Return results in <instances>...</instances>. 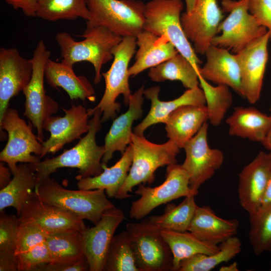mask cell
<instances>
[{
	"instance_id": "b9f144b4",
	"label": "cell",
	"mask_w": 271,
	"mask_h": 271,
	"mask_svg": "<svg viewBox=\"0 0 271 271\" xmlns=\"http://www.w3.org/2000/svg\"><path fill=\"white\" fill-rule=\"evenodd\" d=\"M248 11L267 29L271 39V0H249Z\"/></svg>"
},
{
	"instance_id": "6da1fadb",
	"label": "cell",
	"mask_w": 271,
	"mask_h": 271,
	"mask_svg": "<svg viewBox=\"0 0 271 271\" xmlns=\"http://www.w3.org/2000/svg\"><path fill=\"white\" fill-rule=\"evenodd\" d=\"M87 111L89 116L93 115L89 120V130L74 147L57 157L46 158L37 163L28 164L35 173L36 181L50 176L62 168L78 169L77 180L97 176L103 171L102 159L105 147L98 146L96 142V133L101 128L102 113L99 109L93 108L87 109Z\"/></svg>"
},
{
	"instance_id": "d6a6232c",
	"label": "cell",
	"mask_w": 271,
	"mask_h": 271,
	"mask_svg": "<svg viewBox=\"0 0 271 271\" xmlns=\"http://www.w3.org/2000/svg\"><path fill=\"white\" fill-rule=\"evenodd\" d=\"M148 76L152 81H180L184 87L199 86V72L186 57L179 53L158 66L151 68Z\"/></svg>"
},
{
	"instance_id": "74e56055",
	"label": "cell",
	"mask_w": 271,
	"mask_h": 271,
	"mask_svg": "<svg viewBox=\"0 0 271 271\" xmlns=\"http://www.w3.org/2000/svg\"><path fill=\"white\" fill-rule=\"evenodd\" d=\"M103 271H140L126 231L113 236L106 255Z\"/></svg>"
},
{
	"instance_id": "ab89813d",
	"label": "cell",
	"mask_w": 271,
	"mask_h": 271,
	"mask_svg": "<svg viewBox=\"0 0 271 271\" xmlns=\"http://www.w3.org/2000/svg\"><path fill=\"white\" fill-rule=\"evenodd\" d=\"M248 239L255 255L271 252V205L249 214Z\"/></svg>"
},
{
	"instance_id": "3957f363",
	"label": "cell",
	"mask_w": 271,
	"mask_h": 271,
	"mask_svg": "<svg viewBox=\"0 0 271 271\" xmlns=\"http://www.w3.org/2000/svg\"><path fill=\"white\" fill-rule=\"evenodd\" d=\"M34 191L42 201L94 225L104 212L115 206L103 189L70 190L50 176L36 181Z\"/></svg>"
},
{
	"instance_id": "ba28073f",
	"label": "cell",
	"mask_w": 271,
	"mask_h": 271,
	"mask_svg": "<svg viewBox=\"0 0 271 271\" xmlns=\"http://www.w3.org/2000/svg\"><path fill=\"white\" fill-rule=\"evenodd\" d=\"M249 1H222L223 10L229 14L220 23L218 32H221V34L213 39L211 45L236 54L268 32L249 13Z\"/></svg>"
},
{
	"instance_id": "8992f818",
	"label": "cell",
	"mask_w": 271,
	"mask_h": 271,
	"mask_svg": "<svg viewBox=\"0 0 271 271\" xmlns=\"http://www.w3.org/2000/svg\"><path fill=\"white\" fill-rule=\"evenodd\" d=\"M86 23L104 27L122 37H137L144 30L145 4L139 0H87Z\"/></svg>"
},
{
	"instance_id": "7a4b0ae2",
	"label": "cell",
	"mask_w": 271,
	"mask_h": 271,
	"mask_svg": "<svg viewBox=\"0 0 271 271\" xmlns=\"http://www.w3.org/2000/svg\"><path fill=\"white\" fill-rule=\"evenodd\" d=\"M82 41H76L67 32H59L56 40L61 50V61L70 66L81 61H87L94 67L95 84L100 82L102 66L113 59L112 49L122 40V37L106 28L86 23L81 35Z\"/></svg>"
},
{
	"instance_id": "277c9868",
	"label": "cell",
	"mask_w": 271,
	"mask_h": 271,
	"mask_svg": "<svg viewBox=\"0 0 271 271\" xmlns=\"http://www.w3.org/2000/svg\"><path fill=\"white\" fill-rule=\"evenodd\" d=\"M130 144L133 148L132 162L127 178L115 197L118 199L131 197L128 193L137 185L152 184L157 169L177 163L176 157L180 149L170 140L157 144L133 132Z\"/></svg>"
},
{
	"instance_id": "1f68e13d",
	"label": "cell",
	"mask_w": 271,
	"mask_h": 271,
	"mask_svg": "<svg viewBox=\"0 0 271 271\" xmlns=\"http://www.w3.org/2000/svg\"><path fill=\"white\" fill-rule=\"evenodd\" d=\"M161 232L173 254V271H178L180 263L185 259L199 253L210 254L219 249V245L204 242L189 231L161 230Z\"/></svg>"
},
{
	"instance_id": "8d00e7d4",
	"label": "cell",
	"mask_w": 271,
	"mask_h": 271,
	"mask_svg": "<svg viewBox=\"0 0 271 271\" xmlns=\"http://www.w3.org/2000/svg\"><path fill=\"white\" fill-rule=\"evenodd\" d=\"M36 17L52 22L79 18L88 21L90 14L87 0H39Z\"/></svg>"
},
{
	"instance_id": "e0dca14e",
	"label": "cell",
	"mask_w": 271,
	"mask_h": 271,
	"mask_svg": "<svg viewBox=\"0 0 271 271\" xmlns=\"http://www.w3.org/2000/svg\"><path fill=\"white\" fill-rule=\"evenodd\" d=\"M18 217L21 222L34 223L46 235L81 231L86 228L83 220L42 201L34 190Z\"/></svg>"
},
{
	"instance_id": "ac0fdd59",
	"label": "cell",
	"mask_w": 271,
	"mask_h": 271,
	"mask_svg": "<svg viewBox=\"0 0 271 271\" xmlns=\"http://www.w3.org/2000/svg\"><path fill=\"white\" fill-rule=\"evenodd\" d=\"M268 31L236 53L245 98L254 104L259 99L268 60Z\"/></svg>"
},
{
	"instance_id": "4316f807",
	"label": "cell",
	"mask_w": 271,
	"mask_h": 271,
	"mask_svg": "<svg viewBox=\"0 0 271 271\" xmlns=\"http://www.w3.org/2000/svg\"><path fill=\"white\" fill-rule=\"evenodd\" d=\"M45 77L51 87L62 88L71 100H95L92 85L86 77L76 75L73 66L62 61H54L50 58L46 63Z\"/></svg>"
},
{
	"instance_id": "83f0119b",
	"label": "cell",
	"mask_w": 271,
	"mask_h": 271,
	"mask_svg": "<svg viewBox=\"0 0 271 271\" xmlns=\"http://www.w3.org/2000/svg\"><path fill=\"white\" fill-rule=\"evenodd\" d=\"M208 120L206 105H184L172 112L165 122L167 136L180 149Z\"/></svg>"
},
{
	"instance_id": "f1b7e54d",
	"label": "cell",
	"mask_w": 271,
	"mask_h": 271,
	"mask_svg": "<svg viewBox=\"0 0 271 271\" xmlns=\"http://www.w3.org/2000/svg\"><path fill=\"white\" fill-rule=\"evenodd\" d=\"M228 133L262 142L271 128V115H267L253 107H236L226 119Z\"/></svg>"
},
{
	"instance_id": "44dd1931",
	"label": "cell",
	"mask_w": 271,
	"mask_h": 271,
	"mask_svg": "<svg viewBox=\"0 0 271 271\" xmlns=\"http://www.w3.org/2000/svg\"><path fill=\"white\" fill-rule=\"evenodd\" d=\"M206 62L199 69V76L217 85H226L245 98L239 65L236 54L211 45L205 54Z\"/></svg>"
},
{
	"instance_id": "5b68a950",
	"label": "cell",
	"mask_w": 271,
	"mask_h": 271,
	"mask_svg": "<svg viewBox=\"0 0 271 271\" xmlns=\"http://www.w3.org/2000/svg\"><path fill=\"white\" fill-rule=\"evenodd\" d=\"M183 9L182 0L150 1L145 4L144 30L165 36L199 72L202 61L183 30L181 22Z\"/></svg>"
},
{
	"instance_id": "f546056e",
	"label": "cell",
	"mask_w": 271,
	"mask_h": 271,
	"mask_svg": "<svg viewBox=\"0 0 271 271\" xmlns=\"http://www.w3.org/2000/svg\"><path fill=\"white\" fill-rule=\"evenodd\" d=\"M133 158V148L130 144L121 158L112 167L102 164L103 171L94 177L78 180L79 189H103L108 198L115 197L128 175Z\"/></svg>"
},
{
	"instance_id": "2e32d148",
	"label": "cell",
	"mask_w": 271,
	"mask_h": 271,
	"mask_svg": "<svg viewBox=\"0 0 271 271\" xmlns=\"http://www.w3.org/2000/svg\"><path fill=\"white\" fill-rule=\"evenodd\" d=\"M65 115L50 116L43 124V129L50 132L49 139L42 142L40 159L48 153L55 154L73 141L80 139L89 129L87 109L81 105H72L69 109L62 108Z\"/></svg>"
},
{
	"instance_id": "836d02e7",
	"label": "cell",
	"mask_w": 271,
	"mask_h": 271,
	"mask_svg": "<svg viewBox=\"0 0 271 271\" xmlns=\"http://www.w3.org/2000/svg\"><path fill=\"white\" fill-rule=\"evenodd\" d=\"M241 246L240 239L232 236L220 243L218 251L215 253L196 254L182 260L178 271H210L234 258L241 251Z\"/></svg>"
},
{
	"instance_id": "c3c4849f",
	"label": "cell",
	"mask_w": 271,
	"mask_h": 271,
	"mask_svg": "<svg viewBox=\"0 0 271 271\" xmlns=\"http://www.w3.org/2000/svg\"><path fill=\"white\" fill-rule=\"evenodd\" d=\"M261 144L266 149L271 151V128Z\"/></svg>"
},
{
	"instance_id": "30bf717a",
	"label": "cell",
	"mask_w": 271,
	"mask_h": 271,
	"mask_svg": "<svg viewBox=\"0 0 271 271\" xmlns=\"http://www.w3.org/2000/svg\"><path fill=\"white\" fill-rule=\"evenodd\" d=\"M32 124L21 118L18 110L9 107L0 119L1 130L8 132L7 143L0 153V161L7 164L12 174L17 163L35 164L41 161L42 144L32 131Z\"/></svg>"
},
{
	"instance_id": "9c48e42d",
	"label": "cell",
	"mask_w": 271,
	"mask_h": 271,
	"mask_svg": "<svg viewBox=\"0 0 271 271\" xmlns=\"http://www.w3.org/2000/svg\"><path fill=\"white\" fill-rule=\"evenodd\" d=\"M125 227L140 271H173V254L160 229L148 218Z\"/></svg>"
},
{
	"instance_id": "603a6c76",
	"label": "cell",
	"mask_w": 271,
	"mask_h": 271,
	"mask_svg": "<svg viewBox=\"0 0 271 271\" xmlns=\"http://www.w3.org/2000/svg\"><path fill=\"white\" fill-rule=\"evenodd\" d=\"M144 90L143 85L131 94L127 110L114 119L105 138L103 164L106 165L112 159L114 152L119 151L122 154L131 143L133 122L143 116Z\"/></svg>"
},
{
	"instance_id": "f907efd6",
	"label": "cell",
	"mask_w": 271,
	"mask_h": 271,
	"mask_svg": "<svg viewBox=\"0 0 271 271\" xmlns=\"http://www.w3.org/2000/svg\"><path fill=\"white\" fill-rule=\"evenodd\" d=\"M186 6V13H191L194 9L195 0H185Z\"/></svg>"
},
{
	"instance_id": "681fc988",
	"label": "cell",
	"mask_w": 271,
	"mask_h": 271,
	"mask_svg": "<svg viewBox=\"0 0 271 271\" xmlns=\"http://www.w3.org/2000/svg\"><path fill=\"white\" fill-rule=\"evenodd\" d=\"M220 271H238L239 270L237 263L234 262L228 265L222 266L220 267Z\"/></svg>"
},
{
	"instance_id": "ffe728a7",
	"label": "cell",
	"mask_w": 271,
	"mask_h": 271,
	"mask_svg": "<svg viewBox=\"0 0 271 271\" xmlns=\"http://www.w3.org/2000/svg\"><path fill=\"white\" fill-rule=\"evenodd\" d=\"M271 174V151L260 152L239 174L238 194L240 206L249 214L260 209Z\"/></svg>"
},
{
	"instance_id": "52a82bcc",
	"label": "cell",
	"mask_w": 271,
	"mask_h": 271,
	"mask_svg": "<svg viewBox=\"0 0 271 271\" xmlns=\"http://www.w3.org/2000/svg\"><path fill=\"white\" fill-rule=\"evenodd\" d=\"M137 46L136 37H125L112 50V65L107 71L102 73L105 91L99 102L93 108L101 112L102 122L114 118L119 112L121 105L116 101L119 95H123L124 104H128L131 95L128 83V65Z\"/></svg>"
},
{
	"instance_id": "d4e9b609",
	"label": "cell",
	"mask_w": 271,
	"mask_h": 271,
	"mask_svg": "<svg viewBox=\"0 0 271 271\" xmlns=\"http://www.w3.org/2000/svg\"><path fill=\"white\" fill-rule=\"evenodd\" d=\"M239 222L218 216L208 206H197L188 231L206 243L218 245L235 236Z\"/></svg>"
},
{
	"instance_id": "d6986e66",
	"label": "cell",
	"mask_w": 271,
	"mask_h": 271,
	"mask_svg": "<svg viewBox=\"0 0 271 271\" xmlns=\"http://www.w3.org/2000/svg\"><path fill=\"white\" fill-rule=\"evenodd\" d=\"M32 73L31 59L25 58L15 48L0 49V119L11 98L28 85Z\"/></svg>"
},
{
	"instance_id": "ee69618b",
	"label": "cell",
	"mask_w": 271,
	"mask_h": 271,
	"mask_svg": "<svg viewBox=\"0 0 271 271\" xmlns=\"http://www.w3.org/2000/svg\"><path fill=\"white\" fill-rule=\"evenodd\" d=\"M39 0H5L14 9L21 10L27 17H36L37 5Z\"/></svg>"
},
{
	"instance_id": "8fae6325",
	"label": "cell",
	"mask_w": 271,
	"mask_h": 271,
	"mask_svg": "<svg viewBox=\"0 0 271 271\" xmlns=\"http://www.w3.org/2000/svg\"><path fill=\"white\" fill-rule=\"evenodd\" d=\"M51 53L43 40L35 49L32 58L33 73L31 79L23 90L25 96L24 116L27 117L37 131V137L42 143L44 139L43 124L44 120L57 112L58 104L46 94L44 88L45 68Z\"/></svg>"
},
{
	"instance_id": "d590c367",
	"label": "cell",
	"mask_w": 271,
	"mask_h": 271,
	"mask_svg": "<svg viewBox=\"0 0 271 271\" xmlns=\"http://www.w3.org/2000/svg\"><path fill=\"white\" fill-rule=\"evenodd\" d=\"M194 197L189 196L185 197L178 205L167 204L163 214L153 215L148 219L161 230L187 231L198 206Z\"/></svg>"
},
{
	"instance_id": "e575fe53",
	"label": "cell",
	"mask_w": 271,
	"mask_h": 271,
	"mask_svg": "<svg viewBox=\"0 0 271 271\" xmlns=\"http://www.w3.org/2000/svg\"><path fill=\"white\" fill-rule=\"evenodd\" d=\"M81 231L46 235L51 262L70 263L86 259L82 245Z\"/></svg>"
},
{
	"instance_id": "60d3db41",
	"label": "cell",
	"mask_w": 271,
	"mask_h": 271,
	"mask_svg": "<svg viewBox=\"0 0 271 271\" xmlns=\"http://www.w3.org/2000/svg\"><path fill=\"white\" fill-rule=\"evenodd\" d=\"M20 224L17 215L7 214L4 210L1 212L0 253L15 251Z\"/></svg>"
},
{
	"instance_id": "f35d334b",
	"label": "cell",
	"mask_w": 271,
	"mask_h": 271,
	"mask_svg": "<svg viewBox=\"0 0 271 271\" xmlns=\"http://www.w3.org/2000/svg\"><path fill=\"white\" fill-rule=\"evenodd\" d=\"M199 85L206 99L208 120L214 126L219 125L232 103V95L229 87L224 85L214 86L199 76Z\"/></svg>"
},
{
	"instance_id": "4dcf8cb0",
	"label": "cell",
	"mask_w": 271,
	"mask_h": 271,
	"mask_svg": "<svg viewBox=\"0 0 271 271\" xmlns=\"http://www.w3.org/2000/svg\"><path fill=\"white\" fill-rule=\"evenodd\" d=\"M10 182L0 191V212L8 207H14L19 216L25 203L36 184L35 173L28 164L21 163Z\"/></svg>"
},
{
	"instance_id": "7c38bea8",
	"label": "cell",
	"mask_w": 271,
	"mask_h": 271,
	"mask_svg": "<svg viewBox=\"0 0 271 271\" xmlns=\"http://www.w3.org/2000/svg\"><path fill=\"white\" fill-rule=\"evenodd\" d=\"M135 193L141 197L131 203L129 215L136 220L143 219L162 204L182 197L195 196L198 194L190 187L187 172L182 165L177 163L167 166L166 179L162 184L150 187L141 184Z\"/></svg>"
},
{
	"instance_id": "7bdbcfd3",
	"label": "cell",
	"mask_w": 271,
	"mask_h": 271,
	"mask_svg": "<svg viewBox=\"0 0 271 271\" xmlns=\"http://www.w3.org/2000/svg\"><path fill=\"white\" fill-rule=\"evenodd\" d=\"M89 270L86 259L74 263L49 262L39 267L36 271H86Z\"/></svg>"
},
{
	"instance_id": "484cf974",
	"label": "cell",
	"mask_w": 271,
	"mask_h": 271,
	"mask_svg": "<svg viewBox=\"0 0 271 271\" xmlns=\"http://www.w3.org/2000/svg\"><path fill=\"white\" fill-rule=\"evenodd\" d=\"M136 37L139 49L134 63L128 69L129 76L156 67L179 53L164 36H157L144 30Z\"/></svg>"
},
{
	"instance_id": "5bb4252c",
	"label": "cell",
	"mask_w": 271,
	"mask_h": 271,
	"mask_svg": "<svg viewBox=\"0 0 271 271\" xmlns=\"http://www.w3.org/2000/svg\"><path fill=\"white\" fill-rule=\"evenodd\" d=\"M223 17L217 0H195L192 11L181 15L183 30L193 43L196 53L205 54L219 33L218 27Z\"/></svg>"
},
{
	"instance_id": "bcb514c9",
	"label": "cell",
	"mask_w": 271,
	"mask_h": 271,
	"mask_svg": "<svg viewBox=\"0 0 271 271\" xmlns=\"http://www.w3.org/2000/svg\"><path fill=\"white\" fill-rule=\"evenodd\" d=\"M10 169L4 166L3 163L0 164V188L3 189L6 187L11 181Z\"/></svg>"
},
{
	"instance_id": "4fadbf2b",
	"label": "cell",
	"mask_w": 271,
	"mask_h": 271,
	"mask_svg": "<svg viewBox=\"0 0 271 271\" xmlns=\"http://www.w3.org/2000/svg\"><path fill=\"white\" fill-rule=\"evenodd\" d=\"M208 128V124L206 121L183 148L186 158L182 166L189 175L190 188L197 192L201 185L221 167L224 160L223 154L220 150L209 147Z\"/></svg>"
},
{
	"instance_id": "f6af8a7d",
	"label": "cell",
	"mask_w": 271,
	"mask_h": 271,
	"mask_svg": "<svg viewBox=\"0 0 271 271\" xmlns=\"http://www.w3.org/2000/svg\"><path fill=\"white\" fill-rule=\"evenodd\" d=\"M0 271H19L15 251L0 253Z\"/></svg>"
},
{
	"instance_id": "7dc6e473",
	"label": "cell",
	"mask_w": 271,
	"mask_h": 271,
	"mask_svg": "<svg viewBox=\"0 0 271 271\" xmlns=\"http://www.w3.org/2000/svg\"><path fill=\"white\" fill-rule=\"evenodd\" d=\"M271 205V174L263 197L260 209H263Z\"/></svg>"
},
{
	"instance_id": "7402d4cb",
	"label": "cell",
	"mask_w": 271,
	"mask_h": 271,
	"mask_svg": "<svg viewBox=\"0 0 271 271\" xmlns=\"http://www.w3.org/2000/svg\"><path fill=\"white\" fill-rule=\"evenodd\" d=\"M159 86L144 90V95L151 102L150 110L142 121L133 128V132L144 136L146 129L158 123H165L169 115L181 106L184 105H206V99L203 90L199 86L188 89L179 97L167 101L159 98Z\"/></svg>"
},
{
	"instance_id": "cb8c5ba5",
	"label": "cell",
	"mask_w": 271,
	"mask_h": 271,
	"mask_svg": "<svg viewBox=\"0 0 271 271\" xmlns=\"http://www.w3.org/2000/svg\"><path fill=\"white\" fill-rule=\"evenodd\" d=\"M15 251L19 271H36L40 266L51 262L46 235L31 222L21 221Z\"/></svg>"
},
{
	"instance_id": "816d5d0a",
	"label": "cell",
	"mask_w": 271,
	"mask_h": 271,
	"mask_svg": "<svg viewBox=\"0 0 271 271\" xmlns=\"http://www.w3.org/2000/svg\"><path fill=\"white\" fill-rule=\"evenodd\" d=\"M270 111H271V106H270Z\"/></svg>"
},
{
	"instance_id": "9a60e30c",
	"label": "cell",
	"mask_w": 271,
	"mask_h": 271,
	"mask_svg": "<svg viewBox=\"0 0 271 271\" xmlns=\"http://www.w3.org/2000/svg\"><path fill=\"white\" fill-rule=\"evenodd\" d=\"M124 218L122 210L114 206L104 212L94 227L81 231L82 245L89 270L103 271L110 244Z\"/></svg>"
}]
</instances>
